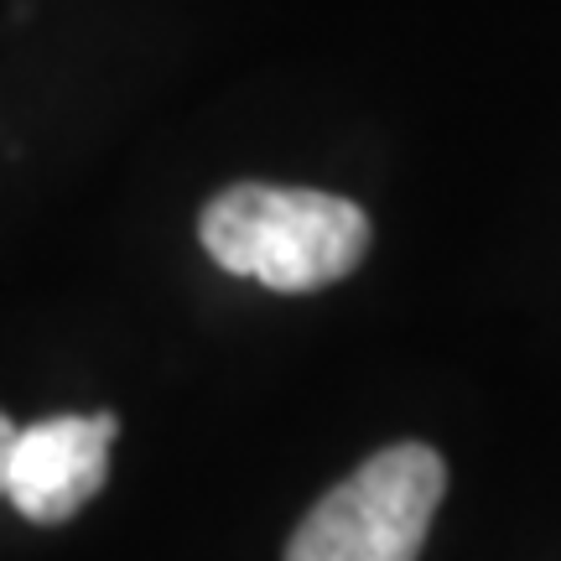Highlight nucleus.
Instances as JSON below:
<instances>
[{
  "label": "nucleus",
  "instance_id": "obj_2",
  "mask_svg": "<svg viewBox=\"0 0 561 561\" xmlns=\"http://www.w3.org/2000/svg\"><path fill=\"white\" fill-rule=\"evenodd\" d=\"M447 468L426 442H396L328 489L297 525L286 561H416Z\"/></svg>",
  "mask_w": 561,
  "mask_h": 561
},
{
  "label": "nucleus",
  "instance_id": "obj_1",
  "mask_svg": "<svg viewBox=\"0 0 561 561\" xmlns=\"http://www.w3.org/2000/svg\"><path fill=\"white\" fill-rule=\"evenodd\" d=\"M198 234L229 276L261 280L271 291H322L364 261L369 214L318 187L234 182L203 208Z\"/></svg>",
  "mask_w": 561,
  "mask_h": 561
},
{
  "label": "nucleus",
  "instance_id": "obj_3",
  "mask_svg": "<svg viewBox=\"0 0 561 561\" xmlns=\"http://www.w3.org/2000/svg\"><path fill=\"white\" fill-rule=\"evenodd\" d=\"M115 432H121V421L110 416V411H94V416H53V421L26 426L16 437L5 500L37 525H62L68 515H79L83 504L100 494L104 473H110Z\"/></svg>",
  "mask_w": 561,
  "mask_h": 561
},
{
  "label": "nucleus",
  "instance_id": "obj_4",
  "mask_svg": "<svg viewBox=\"0 0 561 561\" xmlns=\"http://www.w3.org/2000/svg\"><path fill=\"white\" fill-rule=\"evenodd\" d=\"M16 437L21 426L11 416H0V494H5V479H11V458H16Z\"/></svg>",
  "mask_w": 561,
  "mask_h": 561
}]
</instances>
